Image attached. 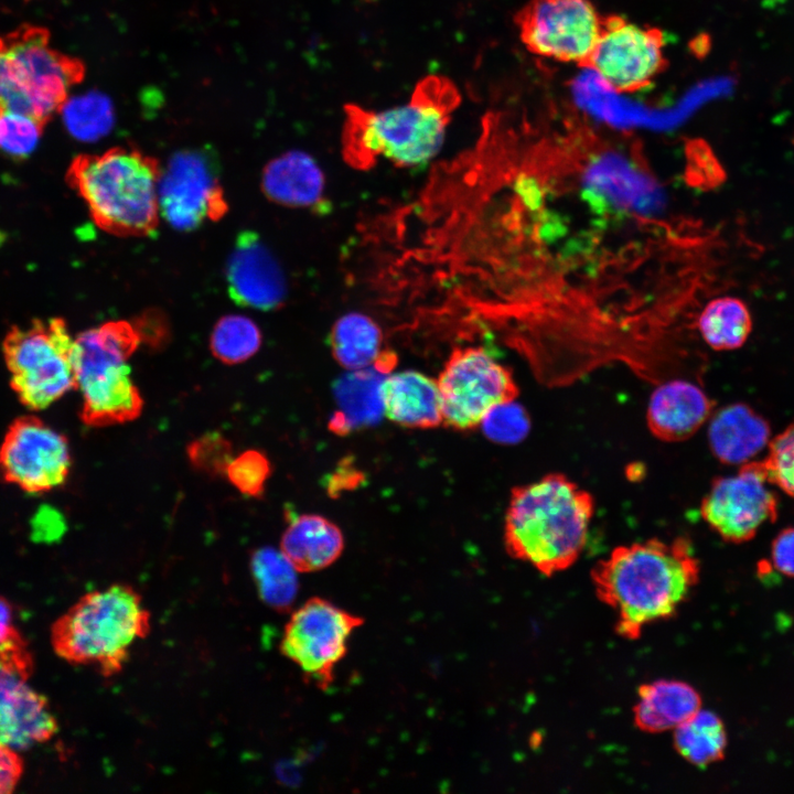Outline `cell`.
Instances as JSON below:
<instances>
[{
    "label": "cell",
    "instance_id": "f546056e",
    "mask_svg": "<svg viewBox=\"0 0 794 794\" xmlns=\"http://www.w3.org/2000/svg\"><path fill=\"white\" fill-rule=\"evenodd\" d=\"M60 112L68 132L81 141H96L114 127L115 111L109 97L96 90L67 98Z\"/></svg>",
    "mask_w": 794,
    "mask_h": 794
},
{
    "label": "cell",
    "instance_id": "f1b7e54d",
    "mask_svg": "<svg viewBox=\"0 0 794 794\" xmlns=\"http://www.w3.org/2000/svg\"><path fill=\"white\" fill-rule=\"evenodd\" d=\"M250 569L259 596L269 607L279 611L291 608L299 588L298 571L281 551L270 547L255 550Z\"/></svg>",
    "mask_w": 794,
    "mask_h": 794
},
{
    "label": "cell",
    "instance_id": "8d00e7d4",
    "mask_svg": "<svg viewBox=\"0 0 794 794\" xmlns=\"http://www.w3.org/2000/svg\"><path fill=\"white\" fill-rule=\"evenodd\" d=\"M686 150L689 168H698V175H709L712 183L722 179L721 167L705 141L691 140L687 143Z\"/></svg>",
    "mask_w": 794,
    "mask_h": 794
},
{
    "label": "cell",
    "instance_id": "2e32d148",
    "mask_svg": "<svg viewBox=\"0 0 794 794\" xmlns=\"http://www.w3.org/2000/svg\"><path fill=\"white\" fill-rule=\"evenodd\" d=\"M160 214L175 229L192 230L228 211L212 151L181 150L162 169Z\"/></svg>",
    "mask_w": 794,
    "mask_h": 794
},
{
    "label": "cell",
    "instance_id": "ac0fdd59",
    "mask_svg": "<svg viewBox=\"0 0 794 794\" xmlns=\"http://www.w3.org/2000/svg\"><path fill=\"white\" fill-rule=\"evenodd\" d=\"M712 412L713 400L697 384L669 379L651 394L646 423L658 440L679 442L694 436Z\"/></svg>",
    "mask_w": 794,
    "mask_h": 794
},
{
    "label": "cell",
    "instance_id": "74e56055",
    "mask_svg": "<svg viewBox=\"0 0 794 794\" xmlns=\"http://www.w3.org/2000/svg\"><path fill=\"white\" fill-rule=\"evenodd\" d=\"M771 557L774 568L794 578V527L781 530L772 541Z\"/></svg>",
    "mask_w": 794,
    "mask_h": 794
},
{
    "label": "cell",
    "instance_id": "d590c367",
    "mask_svg": "<svg viewBox=\"0 0 794 794\" xmlns=\"http://www.w3.org/2000/svg\"><path fill=\"white\" fill-rule=\"evenodd\" d=\"M762 460L768 480L794 498V421L770 440Z\"/></svg>",
    "mask_w": 794,
    "mask_h": 794
},
{
    "label": "cell",
    "instance_id": "83f0119b",
    "mask_svg": "<svg viewBox=\"0 0 794 794\" xmlns=\"http://www.w3.org/2000/svg\"><path fill=\"white\" fill-rule=\"evenodd\" d=\"M673 732L675 750L693 765L704 768L725 757L727 747L725 725L711 711L700 709Z\"/></svg>",
    "mask_w": 794,
    "mask_h": 794
},
{
    "label": "cell",
    "instance_id": "30bf717a",
    "mask_svg": "<svg viewBox=\"0 0 794 794\" xmlns=\"http://www.w3.org/2000/svg\"><path fill=\"white\" fill-rule=\"evenodd\" d=\"M665 44L658 28L641 26L618 14L602 15L598 41L583 68L593 71L614 93H636L667 68Z\"/></svg>",
    "mask_w": 794,
    "mask_h": 794
},
{
    "label": "cell",
    "instance_id": "277c9868",
    "mask_svg": "<svg viewBox=\"0 0 794 794\" xmlns=\"http://www.w3.org/2000/svg\"><path fill=\"white\" fill-rule=\"evenodd\" d=\"M162 168L131 147L75 157L66 172L68 185L85 202L94 223L120 237H142L159 224Z\"/></svg>",
    "mask_w": 794,
    "mask_h": 794
},
{
    "label": "cell",
    "instance_id": "e575fe53",
    "mask_svg": "<svg viewBox=\"0 0 794 794\" xmlns=\"http://www.w3.org/2000/svg\"><path fill=\"white\" fill-rule=\"evenodd\" d=\"M480 426L490 440L513 444L528 434L530 421L526 410L512 400L494 407Z\"/></svg>",
    "mask_w": 794,
    "mask_h": 794
},
{
    "label": "cell",
    "instance_id": "8992f818",
    "mask_svg": "<svg viewBox=\"0 0 794 794\" xmlns=\"http://www.w3.org/2000/svg\"><path fill=\"white\" fill-rule=\"evenodd\" d=\"M141 344L132 322L108 321L74 339L75 388L82 394L79 417L88 427H107L138 418L143 399L127 364Z\"/></svg>",
    "mask_w": 794,
    "mask_h": 794
},
{
    "label": "cell",
    "instance_id": "836d02e7",
    "mask_svg": "<svg viewBox=\"0 0 794 794\" xmlns=\"http://www.w3.org/2000/svg\"><path fill=\"white\" fill-rule=\"evenodd\" d=\"M225 475L242 494L259 498L271 475V464L264 452L250 449L233 458Z\"/></svg>",
    "mask_w": 794,
    "mask_h": 794
},
{
    "label": "cell",
    "instance_id": "484cf974",
    "mask_svg": "<svg viewBox=\"0 0 794 794\" xmlns=\"http://www.w3.org/2000/svg\"><path fill=\"white\" fill-rule=\"evenodd\" d=\"M382 341L378 324L361 312H350L339 318L330 333L332 354L347 371L374 365L382 353Z\"/></svg>",
    "mask_w": 794,
    "mask_h": 794
},
{
    "label": "cell",
    "instance_id": "5b68a950",
    "mask_svg": "<svg viewBox=\"0 0 794 794\" xmlns=\"http://www.w3.org/2000/svg\"><path fill=\"white\" fill-rule=\"evenodd\" d=\"M150 629L151 615L140 593L116 583L79 598L53 623L51 642L65 662L89 665L111 677L124 669L132 645Z\"/></svg>",
    "mask_w": 794,
    "mask_h": 794
},
{
    "label": "cell",
    "instance_id": "44dd1931",
    "mask_svg": "<svg viewBox=\"0 0 794 794\" xmlns=\"http://www.w3.org/2000/svg\"><path fill=\"white\" fill-rule=\"evenodd\" d=\"M384 415L407 428H434L442 423L437 379L418 371H401L384 378L380 386Z\"/></svg>",
    "mask_w": 794,
    "mask_h": 794
},
{
    "label": "cell",
    "instance_id": "cb8c5ba5",
    "mask_svg": "<svg viewBox=\"0 0 794 794\" xmlns=\"http://www.w3.org/2000/svg\"><path fill=\"white\" fill-rule=\"evenodd\" d=\"M385 373L372 365L351 371L335 383L334 395L339 411L330 421L333 431L344 434L378 421L384 414L380 386Z\"/></svg>",
    "mask_w": 794,
    "mask_h": 794
},
{
    "label": "cell",
    "instance_id": "7402d4cb",
    "mask_svg": "<svg viewBox=\"0 0 794 794\" xmlns=\"http://www.w3.org/2000/svg\"><path fill=\"white\" fill-rule=\"evenodd\" d=\"M288 515L280 551L298 572L319 571L339 559L344 549V536L336 524L316 514L289 512Z\"/></svg>",
    "mask_w": 794,
    "mask_h": 794
},
{
    "label": "cell",
    "instance_id": "7a4b0ae2",
    "mask_svg": "<svg viewBox=\"0 0 794 794\" xmlns=\"http://www.w3.org/2000/svg\"><path fill=\"white\" fill-rule=\"evenodd\" d=\"M460 98L451 79L429 75L417 83L407 104L379 111L346 105L345 160L355 168H368L379 158L405 168L427 163L440 150Z\"/></svg>",
    "mask_w": 794,
    "mask_h": 794
},
{
    "label": "cell",
    "instance_id": "4dcf8cb0",
    "mask_svg": "<svg viewBox=\"0 0 794 794\" xmlns=\"http://www.w3.org/2000/svg\"><path fill=\"white\" fill-rule=\"evenodd\" d=\"M261 345V332L257 324L242 314L221 318L213 328L210 347L221 362L234 365L255 355Z\"/></svg>",
    "mask_w": 794,
    "mask_h": 794
},
{
    "label": "cell",
    "instance_id": "52a82bcc",
    "mask_svg": "<svg viewBox=\"0 0 794 794\" xmlns=\"http://www.w3.org/2000/svg\"><path fill=\"white\" fill-rule=\"evenodd\" d=\"M50 37L31 24L0 35V104L45 125L85 75L84 64L52 47Z\"/></svg>",
    "mask_w": 794,
    "mask_h": 794
},
{
    "label": "cell",
    "instance_id": "e0dca14e",
    "mask_svg": "<svg viewBox=\"0 0 794 794\" xmlns=\"http://www.w3.org/2000/svg\"><path fill=\"white\" fill-rule=\"evenodd\" d=\"M229 297L237 304L269 311L282 305L287 283L271 251L251 230L242 232L226 265Z\"/></svg>",
    "mask_w": 794,
    "mask_h": 794
},
{
    "label": "cell",
    "instance_id": "60d3db41",
    "mask_svg": "<svg viewBox=\"0 0 794 794\" xmlns=\"http://www.w3.org/2000/svg\"><path fill=\"white\" fill-rule=\"evenodd\" d=\"M17 631L13 625L12 607L7 599L0 597V643L8 640Z\"/></svg>",
    "mask_w": 794,
    "mask_h": 794
},
{
    "label": "cell",
    "instance_id": "1f68e13d",
    "mask_svg": "<svg viewBox=\"0 0 794 794\" xmlns=\"http://www.w3.org/2000/svg\"><path fill=\"white\" fill-rule=\"evenodd\" d=\"M45 124L0 104V151L25 158L34 151Z\"/></svg>",
    "mask_w": 794,
    "mask_h": 794
},
{
    "label": "cell",
    "instance_id": "ffe728a7",
    "mask_svg": "<svg viewBox=\"0 0 794 794\" xmlns=\"http://www.w3.org/2000/svg\"><path fill=\"white\" fill-rule=\"evenodd\" d=\"M771 440L768 420L743 403L727 405L710 416L708 443L721 463L750 462Z\"/></svg>",
    "mask_w": 794,
    "mask_h": 794
},
{
    "label": "cell",
    "instance_id": "d6a6232c",
    "mask_svg": "<svg viewBox=\"0 0 794 794\" xmlns=\"http://www.w3.org/2000/svg\"><path fill=\"white\" fill-rule=\"evenodd\" d=\"M191 465L207 476H223L233 460L232 442L218 431L201 434L186 446Z\"/></svg>",
    "mask_w": 794,
    "mask_h": 794
},
{
    "label": "cell",
    "instance_id": "603a6c76",
    "mask_svg": "<svg viewBox=\"0 0 794 794\" xmlns=\"http://www.w3.org/2000/svg\"><path fill=\"white\" fill-rule=\"evenodd\" d=\"M701 709V697L689 684L658 679L642 685L633 707L635 727L647 733L674 731Z\"/></svg>",
    "mask_w": 794,
    "mask_h": 794
},
{
    "label": "cell",
    "instance_id": "4fadbf2b",
    "mask_svg": "<svg viewBox=\"0 0 794 794\" xmlns=\"http://www.w3.org/2000/svg\"><path fill=\"white\" fill-rule=\"evenodd\" d=\"M33 657L17 631L0 643V741L23 750L49 741L58 725L46 698L29 679Z\"/></svg>",
    "mask_w": 794,
    "mask_h": 794
},
{
    "label": "cell",
    "instance_id": "ab89813d",
    "mask_svg": "<svg viewBox=\"0 0 794 794\" xmlns=\"http://www.w3.org/2000/svg\"><path fill=\"white\" fill-rule=\"evenodd\" d=\"M133 324L140 334L141 342L158 345L167 337L165 323L159 319L158 314L155 316L144 315Z\"/></svg>",
    "mask_w": 794,
    "mask_h": 794
},
{
    "label": "cell",
    "instance_id": "ba28073f",
    "mask_svg": "<svg viewBox=\"0 0 794 794\" xmlns=\"http://www.w3.org/2000/svg\"><path fill=\"white\" fill-rule=\"evenodd\" d=\"M74 339L62 318L12 326L2 342L10 386L30 410L50 407L74 389Z\"/></svg>",
    "mask_w": 794,
    "mask_h": 794
},
{
    "label": "cell",
    "instance_id": "f35d334b",
    "mask_svg": "<svg viewBox=\"0 0 794 794\" xmlns=\"http://www.w3.org/2000/svg\"><path fill=\"white\" fill-rule=\"evenodd\" d=\"M23 774V762L17 750L0 741V794L14 791Z\"/></svg>",
    "mask_w": 794,
    "mask_h": 794
},
{
    "label": "cell",
    "instance_id": "4316f807",
    "mask_svg": "<svg viewBox=\"0 0 794 794\" xmlns=\"http://www.w3.org/2000/svg\"><path fill=\"white\" fill-rule=\"evenodd\" d=\"M697 326L711 348L731 351L745 343L752 330V319L742 300L722 297L705 307L699 314Z\"/></svg>",
    "mask_w": 794,
    "mask_h": 794
},
{
    "label": "cell",
    "instance_id": "5bb4252c",
    "mask_svg": "<svg viewBox=\"0 0 794 794\" xmlns=\"http://www.w3.org/2000/svg\"><path fill=\"white\" fill-rule=\"evenodd\" d=\"M71 466L66 437L36 416L13 420L0 441V479L26 493L60 487Z\"/></svg>",
    "mask_w": 794,
    "mask_h": 794
},
{
    "label": "cell",
    "instance_id": "9c48e42d",
    "mask_svg": "<svg viewBox=\"0 0 794 794\" xmlns=\"http://www.w3.org/2000/svg\"><path fill=\"white\" fill-rule=\"evenodd\" d=\"M437 383L442 423L457 430L479 427L494 407L518 396L511 371L476 346L455 348Z\"/></svg>",
    "mask_w": 794,
    "mask_h": 794
},
{
    "label": "cell",
    "instance_id": "8fae6325",
    "mask_svg": "<svg viewBox=\"0 0 794 794\" xmlns=\"http://www.w3.org/2000/svg\"><path fill=\"white\" fill-rule=\"evenodd\" d=\"M363 619L315 597L294 610L280 643L281 653L320 688H328Z\"/></svg>",
    "mask_w": 794,
    "mask_h": 794
},
{
    "label": "cell",
    "instance_id": "3957f363",
    "mask_svg": "<svg viewBox=\"0 0 794 794\" xmlns=\"http://www.w3.org/2000/svg\"><path fill=\"white\" fill-rule=\"evenodd\" d=\"M594 508L592 494L562 473L514 486L504 521L505 548L546 577L567 570L584 549Z\"/></svg>",
    "mask_w": 794,
    "mask_h": 794
},
{
    "label": "cell",
    "instance_id": "6da1fadb",
    "mask_svg": "<svg viewBox=\"0 0 794 794\" xmlns=\"http://www.w3.org/2000/svg\"><path fill=\"white\" fill-rule=\"evenodd\" d=\"M699 575L689 539L651 538L615 547L594 565L591 580L598 599L614 613L616 633L634 641L677 612Z\"/></svg>",
    "mask_w": 794,
    "mask_h": 794
},
{
    "label": "cell",
    "instance_id": "d6986e66",
    "mask_svg": "<svg viewBox=\"0 0 794 794\" xmlns=\"http://www.w3.org/2000/svg\"><path fill=\"white\" fill-rule=\"evenodd\" d=\"M264 194L273 203L319 210L326 203L325 175L307 152L287 151L269 161L261 175Z\"/></svg>",
    "mask_w": 794,
    "mask_h": 794
},
{
    "label": "cell",
    "instance_id": "d4e9b609",
    "mask_svg": "<svg viewBox=\"0 0 794 794\" xmlns=\"http://www.w3.org/2000/svg\"><path fill=\"white\" fill-rule=\"evenodd\" d=\"M590 168L587 182L593 190L603 192L623 206L640 211L655 206L658 196L651 182L637 174L619 154L607 153Z\"/></svg>",
    "mask_w": 794,
    "mask_h": 794
},
{
    "label": "cell",
    "instance_id": "7c38bea8",
    "mask_svg": "<svg viewBox=\"0 0 794 794\" xmlns=\"http://www.w3.org/2000/svg\"><path fill=\"white\" fill-rule=\"evenodd\" d=\"M601 20L590 0H529L514 15L530 53L579 67L593 51Z\"/></svg>",
    "mask_w": 794,
    "mask_h": 794
},
{
    "label": "cell",
    "instance_id": "9a60e30c",
    "mask_svg": "<svg viewBox=\"0 0 794 794\" xmlns=\"http://www.w3.org/2000/svg\"><path fill=\"white\" fill-rule=\"evenodd\" d=\"M769 484L762 461L747 462L737 473L712 480L700 515L723 540L748 541L777 517V495Z\"/></svg>",
    "mask_w": 794,
    "mask_h": 794
}]
</instances>
